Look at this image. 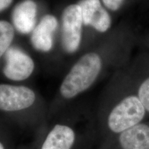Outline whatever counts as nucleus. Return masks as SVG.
Instances as JSON below:
<instances>
[{
    "mask_svg": "<svg viewBox=\"0 0 149 149\" xmlns=\"http://www.w3.org/2000/svg\"><path fill=\"white\" fill-rule=\"evenodd\" d=\"M101 67L102 61L97 54L90 53L82 56L61 84V95L70 100L90 88L97 77Z\"/></svg>",
    "mask_w": 149,
    "mask_h": 149,
    "instance_id": "nucleus-1",
    "label": "nucleus"
},
{
    "mask_svg": "<svg viewBox=\"0 0 149 149\" xmlns=\"http://www.w3.org/2000/svg\"><path fill=\"white\" fill-rule=\"evenodd\" d=\"M145 109L136 96L124 98L112 110L108 117V126L112 132L121 133L137 125L144 118Z\"/></svg>",
    "mask_w": 149,
    "mask_h": 149,
    "instance_id": "nucleus-2",
    "label": "nucleus"
},
{
    "mask_svg": "<svg viewBox=\"0 0 149 149\" xmlns=\"http://www.w3.org/2000/svg\"><path fill=\"white\" fill-rule=\"evenodd\" d=\"M61 44L66 53H72L79 48L81 40L82 17L78 4H71L63 11Z\"/></svg>",
    "mask_w": 149,
    "mask_h": 149,
    "instance_id": "nucleus-3",
    "label": "nucleus"
},
{
    "mask_svg": "<svg viewBox=\"0 0 149 149\" xmlns=\"http://www.w3.org/2000/svg\"><path fill=\"white\" fill-rule=\"evenodd\" d=\"M35 100V93L28 87L0 84L1 111L6 112L23 111L32 107Z\"/></svg>",
    "mask_w": 149,
    "mask_h": 149,
    "instance_id": "nucleus-4",
    "label": "nucleus"
},
{
    "mask_svg": "<svg viewBox=\"0 0 149 149\" xmlns=\"http://www.w3.org/2000/svg\"><path fill=\"white\" fill-rule=\"evenodd\" d=\"M3 74L9 79L22 81L30 77L34 70L32 58L19 48L10 47L5 53Z\"/></svg>",
    "mask_w": 149,
    "mask_h": 149,
    "instance_id": "nucleus-5",
    "label": "nucleus"
},
{
    "mask_svg": "<svg viewBox=\"0 0 149 149\" xmlns=\"http://www.w3.org/2000/svg\"><path fill=\"white\" fill-rule=\"evenodd\" d=\"M77 135L73 128L57 124L42 139L39 149H77Z\"/></svg>",
    "mask_w": 149,
    "mask_h": 149,
    "instance_id": "nucleus-6",
    "label": "nucleus"
},
{
    "mask_svg": "<svg viewBox=\"0 0 149 149\" xmlns=\"http://www.w3.org/2000/svg\"><path fill=\"white\" fill-rule=\"evenodd\" d=\"M77 4L81 8L83 24L91 26L101 33L109 29L111 17L102 7L100 0H81Z\"/></svg>",
    "mask_w": 149,
    "mask_h": 149,
    "instance_id": "nucleus-7",
    "label": "nucleus"
},
{
    "mask_svg": "<svg viewBox=\"0 0 149 149\" xmlns=\"http://www.w3.org/2000/svg\"><path fill=\"white\" fill-rule=\"evenodd\" d=\"M57 20L51 15L43 17L31 35V41L33 47L37 51L48 52L53 47V35L57 27Z\"/></svg>",
    "mask_w": 149,
    "mask_h": 149,
    "instance_id": "nucleus-8",
    "label": "nucleus"
},
{
    "mask_svg": "<svg viewBox=\"0 0 149 149\" xmlns=\"http://www.w3.org/2000/svg\"><path fill=\"white\" fill-rule=\"evenodd\" d=\"M37 8L33 0H24L15 7L12 20L15 28L22 34L33 32L36 24Z\"/></svg>",
    "mask_w": 149,
    "mask_h": 149,
    "instance_id": "nucleus-9",
    "label": "nucleus"
},
{
    "mask_svg": "<svg viewBox=\"0 0 149 149\" xmlns=\"http://www.w3.org/2000/svg\"><path fill=\"white\" fill-rule=\"evenodd\" d=\"M119 142L122 149H149V126L138 124L122 132Z\"/></svg>",
    "mask_w": 149,
    "mask_h": 149,
    "instance_id": "nucleus-10",
    "label": "nucleus"
},
{
    "mask_svg": "<svg viewBox=\"0 0 149 149\" xmlns=\"http://www.w3.org/2000/svg\"><path fill=\"white\" fill-rule=\"evenodd\" d=\"M14 34V29L10 23L0 21V58L10 48Z\"/></svg>",
    "mask_w": 149,
    "mask_h": 149,
    "instance_id": "nucleus-11",
    "label": "nucleus"
},
{
    "mask_svg": "<svg viewBox=\"0 0 149 149\" xmlns=\"http://www.w3.org/2000/svg\"><path fill=\"white\" fill-rule=\"evenodd\" d=\"M138 98L145 110L149 112V78L145 80L139 87Z\"/></svg>",
    "mask_w": 149,
    "mask_h": 149,
    "instance_id": "nucleus-12",
    "label": "nucleus"
},
{
    "mask_svg": "<svg viewBox=\"0 0 149 149\" xmlns=\"http://www.w3.org/2000/svg\"><path fill=\"white\" fill-rule=\"evenodd\" d=\"M106 7L111 10H117L122 6L124 0H102Z\"/></svg>",
    "mask_w": 149,
    "mask_h": 149,
    "instance_id": "nucleus-13",
    "label": "nucleus"
},
{
    "mask_svg": "<svg viewBox=\"0 0 149 149\" xmlns=\"http://www.w3.org/2000/svg\"><path fill=\"white\" fill-rule=\"evenodd\" d=\"M12 1L13 0H0V12L8 8Z\"/></svg>",
    "mask_w": 149,
    "mask_h": 149,
    "instance_id": "nucleus-14",
    "label": "nucleus"
},
{
    "mask_svg": "<svg viewBox=\"0 0 149 149\" xmlns=\"http://www.w3.org/2000/svg\"><path fill=\"white\" fill-rule=\"evenodd\" d=\"M0 149H5L4 146H3V144L1 142V141H0Z\"/></svg>",
    "mask_w": 149,
    "mask_h": 149,
    "instance_id": "nucleus-15",
    "label": "nucleus"
}]
</instances>
